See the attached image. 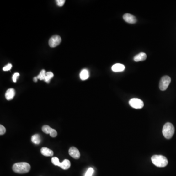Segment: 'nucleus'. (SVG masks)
<instances>
[{"mask_svg":"<svg viewBox=\"0 0 176 176\" xmlns=\"http://www.w3.org/2000/svg\"><path fill=\"white\" fill-rule=\"evenodd\" d=\"M12 169L14 172L18 174H24L29 172L30 170V165L25 162L16 163L13 165Z\"/></svg>","mask_w":176,"mask_h":176,"instance_id":"nucleus-1","label":"nucleus"},{"mask_svg":"<svg viewBox=\"0 0 176 176\" xmlns=\"http://www.w3.org/2000/svg\"><path fill=\"white\" fill-rule=\"evenodd\" d=\"M151 161L155 166L158 167H165L168 163L167 158L163 155H154L151 157Z\"/></svg>","mask_w":176,"mask_h":176,"instance_id":"nucleus-2","label":"nucleus"},{"mask_svg":"<svg viewBox=\"0 0 176 176\" xmlns=\"http://www.w3.org/2000/svg\"><path fill=\"white\" fill-rule=\"evenodd\" d=\"M175 133V128L172 123L167 122L164 124L163 128V134L165 139H171Z\"/></svg>","mask_w":176,"mask_h":176,"instance_id":"nucleus-3","label":"nucleus"},{"mask_svg":"<svg viewBox=\"0 0 176 176\" xmlns=\"http://www.w3.org/2000/svg\"><path fill=\"white\" fill-rule=\"evenodd\" d=\"M171 81V79L169 76L165 75L164 77H162L160 80V85H159L160 90L163 91H165L169 85Z\"/></svg>","mask_w":176,"mask_h":176,"instance_id":"nucleus-4","label":"nucleus"},{"mask_svg":"<svg viewBox=\"0 0 176 176\" xmlns=\"http://www.w3.org/2000/svg\"><path fill=\"white\" fill-rule=\"evenodd\" d=\"M129 103L130 105L132 108L136 109H141L144 106V103L143 101L140 99H136V98L131 99L130 100Z\"/></svg>","mask_w":176,"mask_h":176,"instance_id":"nucleus-5","label":"nucleus"},{"mask_svg":"<svg viewBox=\"0 0 176 176\" xmlns=\"http://www.w3.org/2000/svg\"><path fill=\"white\" fill-rule=\"evenodd\" d=\"M61 38L59 35H54L51 38L49 41V44L51 48L57 47L61 42Z\"/></svg>","mask_w":176,"mask_h":176,"instance_id":"nucleus-6","label":"nucleus"},{"mask_svg":"<svg viewBox=\"0 0 176 176\" xmlns=\"http://www.w3.org/2000/svg\"><path fill=\"white\" fill-rule=\"evenodd\" d=\"M69 154L74 159H79L80 157V152L79 151L78 149L74 147H72L70 148L69 151Z\"/></svg>","mask_w":176,"mask_h":176,"instance_id":"nucleus-7","label":"nucleus"},{"mask_svg":"<svg viewBox=\"0 0 176 176\" xmlns=\"http://www.w3.org/2000/svg\"><path fill=\"white\" fill-rule=\"evenodd\" d=\"M123 18L125 21L130 24H135L137 21L136 17L130 14H125L123 15Z\"/></svg>","mask_w":176,"mask_h":176,"instance_id":"nucleus-8","label":"nucleus"},{"mask_svg":"<svg viewBox=\"0 0 176 176\" xmlns=\"http://www.w3.org/2000/svg\"><path fill=\"white\" fill-rule=\"evenodd\" d=\"M125 69L124 65L121 64H115L112 67V70L114 72H121L124 71Z\"/></svg>","mask_w":176,"mask_h":176,"instance_id":"nucleus-9","label":"nucleus"},{"mask_svg":"<svg viewBox=\"0 0 176 176\" xmlns=\"http://www.w3.org/2000/svg\"><path fill=\"white\" fill-rule=\"evenodd\" d=\"M15 94V91L13 88L8 89L5 94V97L8 100H11L13 99Z\"/></svg>","mask_w":176,"mask_h":176,"instance_id":"nucleus-10","label":"nucleus"},{"mask_svg":"<svg viewBox=\"0 0 176 176\" xmlns=\"http://www.w3.org/2000/svg\"><path fill=\"white\" fill-rule=\"evenodd\" d=\"M41 154L44 155V156L51 157L53 155V151L47 147H43L41 149Z\"/></svg>","mask_w":176,"mask_h":176,"instance_id":"nucleus-11","label":"nucleus"},{"mask_svg":"<svg viewBox=\"0 0 176 176\" xmlns=\"http://www.w3.org/2000/svg\"><path fill=\"white\" fill-rule=\"evenodd\" d=\"M147 56L144 52H141L139 54H137L134 57V60L135 62H139V61H143L146 59Z\"/></svg>","mask_w":176,"mask_h":176,"instance_id":"nucleus-12","label":"nucleus"},{"mask_svg":"<svg viewBox=\"0 0 176 176\" xmlns=\"http://www.w3.org/2000/svg\"><path fill=\"white\" fill-rule=\"evenodd\" d=\"M80 77L82 80H87L89 77V72L86 69L82 70L80 73Z\"/></svg>","mask_w":176,"mask_h":176,"instance_id":"nucleus-13","label":"nucleus"},{"mask_svg":"<svg viewBox=\"0 0 176 176\" xmlns=\"http://www.w3.org/2000/svg\"><path fill=\"white\" fill-rule=\"evenodd\" d=\"M71 166V163L70 161L68 160H65L63 162L61 163L60 167L61 168L64 170H67L70 168Z\"/></svg>","mask_w":176,"mask_h":176,"instance_id":"nucleus-14","label":"nucleus"},{"mask_svg":"<svg viewBox=\"0 0 176 176\" xmlns=\"http://www.w3.org/2000/svg\"><path fill=\"white\" fill-rule=\"evenodd\" d=\"M31 141L33 143L35 144H39L41 142V137L38 134H35L32 136L31 137Z\"/></svg>","mask_w":176,"mask_h":176,"instance_id":"nucleus-15","label":"nucleus"},{"mask_svg":"<svg viewBox=\"0 0 176 176\" xmlns=\"http://www.w3.org/2000/svg\"><path fill=\"white\" fill-rule=\"evenodd\" d=\"M53 76H54V74L51 72H47L44 81L47 82V83H49L51 79L53 77Z\"/></svg>","mask_w":176,"mask_h":176,"instance_id":"nucleus-16","label":"nucleus"},{"mask_svg":"<svg viewBox=\"0 0 176 176\" xmlns=\"http://www.w3.org/2000/svg\"><path fill=\"white\" fill-rule=\"evenodd\" d=\"M47 72H45V70H43L40 72V74L38 75L37 78L41 80H44L45 78V76H46Z\"/></svg>","mask_w":176,"mask_h":176,"instance_id":"nucleus-17","label":"nucleus"},{"mask_svg":"<svg viewBox=\"0 0 176 176\" xmlns=\"http://www.w3.org/2000/svg\"><path fill=\"white\" fill-rule=\"evenodd\" d=\"M42 131L44 133H45L47 134H50L51 132V129L52 128L50 127L48 125H44L42 127Z\"/></svg>","mask_w":176,"mask_h":176,"instance_id":"nucleus-18","label":"nucleus"},{"mask_svg":"<svg viewBox=\"0 0 176 176\" xmlns=\"http://www.w3.org/2000/svg\"><path fill=\"white\" fill-rule=\"evenodd\" d=\"M51 162H52V163H53L54 165H56V166H59V167H60L61 163H60L59 160L58 158H57V157H52V158H51Z\"/></svg>","mask_w":176,"mask_h":176,"instance_id":"nucleus-19","label":"nucleus"},{"mask_svg":"<svg viewBox=\"0 0 176 176\" xmlns=\"http://www.w3.org/2000/svg\"><path fill=\"white\" fill-rule=\"evenodd\" d=\"M93 172H94L93 169L92 168V167H90L87 171L85 176H92V175L93 174Z\"/></svg>","mask_w":176,"mask_h":176,"instance_id":"nucleus-20","label":"nucleus"},{"mask_svg":"<svg viewBox=\"0 0 176 176\" xmlns=\"http://www.w3.org/2000/svg\"><path fill=\"white\" fill-rule=\"evenodd\" d=\"M50 135L51 137H55L57 135V131H56V130L52 129L51 130V132L50 133Z\"/></svg>","mask_w":176,"mask_h":176,"instance_id":"nucleus-21","label":"nucleus"},{"mask_svg":"<svg viewBox=\"0 0 176 176\" xmlns=\"http://www.w3.org/2000/svg\"><path fill=\"white\" fill-rule=\"evenodd\" d=\"M6 132V129L5 127L3 126L2 125H0V135H3L5 134Z\"/></svg>","mask_w":176,"mask_h":176,"instance_id":"nucleus-22","label":"nucleus"},{"mask_svg":"<svg viewBox=\"0 0 176 176\" xmlns=\"http://www.w3.org/2000/svg\"><path fill=\"white\" fill-rule=\"evenodd\" d=\"M56 2L57 5L59 7H62L64 5L65 1V0H57V1H56Z\"/></svg>","mask_w":176,"mask_h":176,"instance_id":"nucleus-23","label":"nucleus"},{"mask_svg":"<svg viewBox=\"0 0 176 176\" xmlns=\"http://www.w3.org/2000/svg\"><path fill=\"white\" fill-rule=\"evenodd\" d=\"M11 68H12V65L11 64H8L7 66L3 67V70L4 71H9Z\"/></svg>","mask_w":176,"mask_h":176,"instance_id":"nucleus-24","label":"nucleus"},{"mask_svg":"<svg viewBox=\"0 0 176 176\" xmlns=\"http://www.w3.org/2000/svg\"><path fill=\"white\" fill-rule=\"evenodd\" d=\"M19 75H20V74L18 73V72L15 73L14 74H13V77H12V79H13V81L14 82H16L17 78L18 77Z\"/></svg>","mask_w":176,"mask_h":176,"instance_id":"nucleus-25","label":"nucleus"},{"mask_svg":"<svg viewBox=\"0 0 176 176\" xmlns=\"http://www.w3.org/2000/svg\"><path fill=\"white\" fill-rule=\"evenodd\" d=\"M37 77H34V78H33V81H35V82H37Z\"/></svg>","mask_w":176,"mask_h":176,"instance_id":"nucleus-26","label":"nucleus"}]
</instances>
